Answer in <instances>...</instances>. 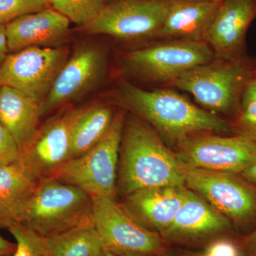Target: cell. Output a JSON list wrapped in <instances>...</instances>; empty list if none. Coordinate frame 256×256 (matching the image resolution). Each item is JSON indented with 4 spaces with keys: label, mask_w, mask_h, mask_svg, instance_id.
Segmentation results:
<instances>
[{
    "label": "cell",
    "mask_w": 256,
    "mask_h": 256,
    "mask_svg": "<svg viewBox=\"0 0 256 256\" xmlns=\"http://www.w3.org/2000/svg\"><path fill=\"white\" fill-rule=\"evenodd\" d=\"M202 1H222V0H202Z\"/></svg>",
    "instance_id": "35"
},
{
    "label": "cell",
    "mask_w": 256,
    "mask_h": 256,
    "mask_svg": "<svg viewBox=\"0 0 256 256\" xmlns=\"http://www.w3.org/2000/svg\"><path fill=\"white\" fill-rule=\"evenodd\" d=\"M185 191V186L142 188L127 195L124 206L143 226L161 234L174 220Z\"/></svg>",
    "instance_id": "17"
},
{
    "label": "cell",
    "mask_w": 256,
    "mask_h": 256,
    "mask_svg": "<svg viewBox=\"0 0 256 256\" xmlns=\"http://www.w3.org/2000/svg\"><path fill=\"white\" fill-rule=\"evenodd\" d=\"M1 86H2V85H1V84H0V87H1Z\"/></svg>",
    "instance_id": "36"
},
{
    "label": "cell",
    "mask_w": 256,
    "mask_h": 256,
    "mask_svg": "<svg viewBox=\"0 0 256 256\" xmlns=\"http://www.w3.org/2000/svg\"><path fill=\"white\" fill-rule=\"evenodd\" d=\"M48 0H0V24L24 14L50 8Z\"/></svg>",
    "instance_id": "25"
},
{
    "label": "cell",
    "mask_w": 256,
    "mask_h": 256,
    "mask_svg": "<svg viewBox=\"0 0 256 256\" xmlns=\"http://www.w3.org/2000/svg\"><path fill=\"white\" fill-rule=\"evenodd\" d=\"M256 78V60L246 55L232 60L215 58L183 74L171 84L190 92L207 110L235 117L242 109L244 90Z\"/></svg>",
    "instance_id": "3"
},
{
    "label": "cell",
    "mask_w": 256,
    "mask_h": 256,
    "mask_svg": "<svg viewBox=\"0 0 256 256\" xmlns=\"http://www.w3.org/2000/svg\"><path fill=\"white\" fill-rule=\"evenodd\" d=\"M38 183L16 163L0 165V228L22 224Z\"/></svg>",
    "instance_id": "20"
},
{
    "label": "cell",
    "mask_w": 256,
    "mask_h": 256,
    "mask_svg": "<svg viewBox=\"0 0 256 256\" xmlns=\"http://www.w3.org/2000/svg\"><path fill=\"white\" fill-rule=\"evenodd\" d=\"M120 154L118 183L126 196L142 188L185 186L182 162L159 133L138 116L124 120Z\"/></svg>",
    "instance_id": "1"
},
{
    "label": "cell",
    "mask_w": 256,
    "mask_h": 256,
    "mask_svg": "<svg viewBox=\"0 0 256 256\" xmlns=\"http://www.w3.org/2000/svg\"><path fill=\"white\" fill-rule=\"evenodd\" d=\"M163 256H248L242 250L240 244H236L232 239L220 238L212 240L202 252H182L171 255L165 252Z\"/></svg>",
    "instance_id": "26"
},
{
    "label": "cell",
    "mask_w": 256,
    "mask_h": 256,
    "mask_svg": "<svg viewBox=\"0 0 256 256\" xmlns=\"http://www.w3.org/2000/svg\"><path fill=\"white\" fill-rule=\"evenodd\" d=\"M171 0H118L105 8L86 26L88 33L122 40L156 38Z\"/></svg>",
    "instance_id": "10"
},
{
    "label": "cell",
    "mask_w": 256,
    "mask_h": 256,
    "mask_svg": "<svg viewBox=\"0 0 256 256\" xmlns=\"http://www.w3.org/2000/svg\"><path fill=\"white\" fill-rule=\"evenodd\" d=\"M256 101V78L248 85L242 94V108Z\"/></svg>",
    "instance_id": "30"
},
{
    "label": "cell",
    "mask_w": 256,
    "mask_h": 256,
    "mask_svg": "<svg viewBox=\"0 0 256 256\" xmlns=\"http://www.w3.org/2000/svg\"><path fill=\"white\" fill-rule=\"evenodd\" d=\"M107 56L102 47L84 44L67 60L42 104V114L94 90L105 77Z\"/></svg>",
    "instance_id": "13"
},
{
    "label": "cell",
    "mask_w": 256,
    "mask_h": 256,
    "mask_svg": "<svg viewBox=\"0 0 256 256\" xmlns=\"http://www.w3.org/2000/svg\"><path fill=\"white\" fill-rule=\"evenodd\" d=\"M45 239L50 256H106L107 252L92 222Z\"/></svg>",
    "instance_id": "22"
},
{
    "label": "cell",
    "mask_w": 256,
    "mask_h": 256,
    "mask_svg": "<svg viewBox=\"0 0 256 256\" xmlns=\"http://www.w3.org/2000/svg\"><path fill=\"white\" fill-rule=\"evenodd\" d=\"M114 116L112 109L107 106L82 108L72 130L70 159L82 156L100 142L110 128Z\"/></svg>",
    "instance_id": "21"
},
{
    "label": "cell",
    "mask_w": 256,
    "mask_h": 256,
    "mask_svg": "<svg viewBox=\"0 0 256 256\" xmlns=\"http://www.w3.org/2000/svg\"><path fill=\"white\" fill-rule=\"evenodd\" d=\"M105 0H48L69 21L86 28L105 8Z\"/></svg>",
    "instance_id": "23"
},
{
    "label": "cell",
    "mask_w": 256,
    "mask_h": 256,
    "mask_svg": "<svg viewBox=\"0 0 256 256\" xmlns=\"http://www.w3.org/2000/svg\"><path fill=\"white\" fill-rule=\"evenodd\" d=\"M230 226L226 216L194 192L186 188L174 220L160 235L166 242H188L213 236Z\"/></svg>",
    "instance_id": "15"
},
{
    "label": "cell",
    "mask_w": 256,
    "mask_h": 256,
    "mask_svg": "<svg viewBox=\"0 0 256 256\" xmlns=\"http://www.w3.org/2000/svg\"><path fill=\"white\" fill-rule=\"evenodd\" d=\"M222 1L171 0L156 38L204 41Z\"/></svg>",
    "instance_id": "18"
},
{
    "label": "cell",
    "mask_w": 256,
    "mask_h": 256,
    "mask_svg": "<svg viewBox=\"0 0 256 256\" xmlns=\"http://www.w3.org/2000/svg\"><path fill=\"white\" fill-rule=\"evenodd\" d=\"M106 256H114V254H110V252H106Z\"/></svg>",
    "instance_id": "34"
},
{
    "label": "cell",
    "mask_w": 256,
    "mask_h": 256,
    "mask_svg": "<svg viewBox=\"0 0 256 256\" xmlns=\"http://www.w3.org/2000/svg\"><path fill=\"white\" fill-rule=\"evenodd\" d=\"M68 18L50 8L18 16L6 24L9 50L32 46L56 47L68 36Z\"/></svg>",
    "instance_id": "16"
},
{
    "label": "cell",
    "mask_w": 256,
    "mask_h": 256,
    "mask_svg": "<svg viewBox=\"0 0 256 256\" xmlns=\"http://www.w3.org/2000/svg\"><path fill=\"white\" fill-rule=\"evenodd\" d=\"M16 240L13 256H50L46 239L23 224L8 229Z\"/></svg>",
    "instance_id": "24"
},
{
    "label": "cell",
    "mask_w": 256,
    "mask_h": 256,
    "mask_svg": "<svg viewBox=\"0 0 256 256\" xmlns=\"http://www.w3.org/2000/svg\"><path fill=\"white\" fill-rule=\"evenodd\" d=\"M116 98L159 134L176 144L192 134L232 130L229 122L170 90H143L124 82L120 84Z\"/></svg>",
    "instance_id": "2"
},
{
    "label": "cell",
    "mask_w": 256,
    "mask_h": 256,
    "mask_svg": "<svg viewBox=\"0 0 256 256\" xmlns=\"http://www.w3.org/2000/svg\"><path fill=\"white\" fill-rule=\"evenodd\" d=\"M82 108L72 109L38 128L28 146L20 151L16 164L34 181L52 178L70 159L72 132Z\"/></svg>",
    "instance_id": "12"
},
{
    "label": "cell",
    "mask_w": 256,
    "mask_h": 256,
    "mask_svg": "<svg viewBox=\"0 0 256 256\" xmlns=\"http://www.w3.org/2000/svg\"><path fill=\"white\" fill-rule=\"evenodd\" d=\"M240 174L246 181L256 185V162L246 168Z\"/></svg>",
    "instance_id": "33"
},
{
    "label": "cell",
    "mask_w": 256,
    "mask_h": 256,
    "mask_svg": "<svg viewBox=\"0 0 256 256\" xmlns=\"http://www.w3.org/2000/svg\"><path fill=\"white\" fill-rule=\"evenodd\" d=\"M20 156L18 143L0 122V165L14 164Z\"/></svg>",
    "instance_id": "28"
},
{
    "label": "cell",
    "mask_w": 256,
    "mask_h": 256,
    "mask_svg": "<svg viewBox=\"0 0 256 256\" xmlns=\"http://www.w3.org/2000/svg\"><path fill=\"white\" fill-rule=\"evenodd\" d=\"M230 124L235 134L256 142V101L242 108Z\"/></svg>",
    "instance_id": "27"
},
{
    "label": "cell",
    "mask_w": 256,
    "mask_h": 256,
    "mask_svg": "<svg viewBox=\"0 0 256 256\" xmlns=\"http://www.w3.org/2000/svg\"><path fill=\"white\" fill-rule=\"evenodd\" d=\"M16 244L8 242L0 236V256H8L14 254Z\"/></svg>",
    "instance_id": "32"
},
{
    "label": "cell",
    "mask_w": 256,
    "mask_h": 256,
    "mask_svg": "<svg viewBox=\"0 0 256 256\" xmlns=\"http://www.w3.org/2000/svg\"><path fill=\"white\" fill-rule=\"evenodd\" d=\"M42 116V104L12 88L1 86L0 122L14 138L20 151L34 137Z\"/></svg>",
    "instance_id": "19"
},
{
    "label": "cell",
    "mask_w": 256,
    "mask_h": 256,
    "mask_svg": "<svg viewBox=\"0 0 256 256\" xmlns=\"http://www.w3.org/2000/svg\"><path fill=\"white\" fill-rule=\"evenodd\" d=\"M92 222L107 252L117 256H163L166 242L108 197H92Z\"/></svg>",
    "instance_id": "6"
},
{
    "label": "cell",
    "mask_w": 256,
    "mask_h": 256,
    "mask_svg": "<svg viewBox=\"0 0 256 256\" xmlns=\"http://www.w3.org/2000/svg\"><path fill=\"white\" fill-rule=\"evenodd\" d=\"M8 38H6V25L0 24V67L8 56Z\"/></svg>",
    "instance_id": "31"
},
{
    "label": "cell",
    "mask_w": 256,
    "mask_h": 256,
    "mask_svg": "<svg viewBox=\"0 0 256 256\" xmlns=\"http://www.w3.org/2000/svg\"><path fill=\"white\" fill-rule=\"evenodd\" d=\"M214 58L205 41L169 40L129 52L126 64L130 70L146 80L172 84L183 74Z\"/></svg>",
    "instance_id": "7"
},
{
    "label": "cell",
    "mask_w": 256,
    "mask_h": 256,
    "mask_svg": "<svg viewBox=\"0 0 256 256\" xmlns=\"http://www.w3.org/2000/svg\"><path fill=\"white\" fill-rule=\"evenodd\" d=\"M94 198L82 188L54 178L37 184L22 224L44 238L92 222Z\"/></svg>",
    "instance_id": "4"
},
{
    "label": "cell",
    "mask_w": 256,
    "mask_h": 256,
    "mask_svg": "<svg viewBox=\"0 0 256 256\" xmlns=\"http://www.w3.org/2000/svg\"><path fill=\"white\" fill-rule=\"evenodd\" d=\"M124 120V112L114 114L100 142L82 156L66 162L50 178L78 186L92 197L114 198Z\"/></svg>",
    "instance_id": "5"
},
{
    "label": "cell",
    "mask_w": 256,
    "mask_h": 256,
    "mask_svg": "<svg viewBox=\"0 0 256 256\" xmlns=\"http://www.w3.org/2000/svg\"><path fill=\"white\" fill-rule=\"evenodd\" d=\"M182 162L194 168L240 174L256 162V142L242 136L192 134L178 143Z\"/></svg>",
    "instance_id": "11"
},
{
    "label": "cell",
    "mask_w": 256,
    "mask_h": 256,
    "mask_svg": "<svg viewBox=\"0 0 256 256\" xmlns=\"http://www.w3.org/2000/svg\"><path fill=\"white\" fill-rule=\"evenodd\" d=\"M256 18V0H223L205 36L216 58L246 54L248 30Z\"/></svg>",
    "instance_id": "14"
},
{
    "label": "cell",
    "mask_w": 256,
    "mask_h": 256,
    "mask_svg": "<svg viewBox=\"0 0 256 256\" xmlns=\"http://www.w3.org/2000/svg\"><path fill=\"white\" fill-rule=\"evenodd\" d=\"M66 47L32 46L8 54L0 67V84L43 104L68 58Z\"/></svg>",
    "instance_id": "8"
},
{
    "label": "cell",
    "mask_w": 256,
    "mask_h": 256,
    "mask_svg": "<svg viewBox=\"0 0 256 256\" xmlns=\"http://www.w3.org/2000/svg\"><path fill=\"white\" fill-rule=\"evenodd\" d=\"M185 185L236 224L256 218V188L236 174L194 168L182 163Z\"/></svg>",
    "instance_id": "9"
},
{
    "label": "cell",
    "mask_w": 256,
    "mask_h": 256,
    "mask_svg": "<svg viewBox=\"0 0 256 256\" xmlns=\"http://www.w3.org/2000/svg\"><path fill=\"white\" fill-rule=\"evenodd\" d=\"M248 256H256V229L239 242Z\"/></svg>",
    "instance_id": "29"
}]
</instances>
